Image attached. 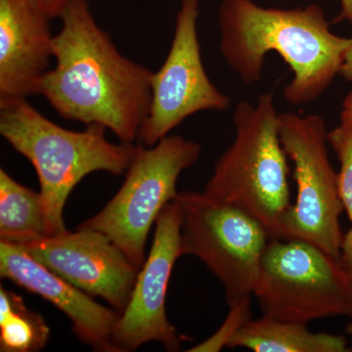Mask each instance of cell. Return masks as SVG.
Wrapping results in <instances>:
<instances>
[{
	"mask_svg": "<svg viewBox=\"0 0 352 352\" xmlns=\"http://www.w3.org/2000/svg\"><path fill=\"white\" fill-rule=\"evenodd\" d=\"M220 52L245 85L261 80L265 55L275 51L294 78L285 100L302 105L317 100L340 75L351 38L331 32L322 7L264 8L252 0H222Z\"/></svg>",
	"mask_w": 352,
	"mask_h": 352,
	"instance_id": "obj_2",
	"label": "cell"
},
{
	"mask_svg": "<svg viewBox=\"0 0 352 352\" xmlns=\"http://www.w3.org/2000/svg\"><path fill=\"white\" fill-rule=\"evenodd\" d=\"M279 113L271 94L256 106L241 101L233 116V144L217 160L204 193L251 214L270 233L281 238L289 201V168L279 133Z\"/></svg>",
	"mask_w": 352,
	"mask_h": 352,
	"instance_id": "obj_4",
	"label": "cell"
},
{
	"mask_svg": "<svg viewBox=\"0 0 352 352\" xmlns=\"http://www.w3.org/2000/svg\"><path fill=\"white\" fill-rule=\"evenodd\" d=\"M98 124L83 131L58 126L28 99L0 106V134L31 162L38 173L45 206L47 236L67 232L63 219L69 194L85 176L105 171L126 175L138 144L110 142Z\"/></svg>",
	"mask_w": 352,
	"mask_h": 352,
	"instance_id": "obj_3",
	"label": "cell"
},
{
	"mask_svg": "<svg viewBox=\"0 0 352 352\" xmlns=\"http://www.w3.org/2000/svg\"><path fill=\"white\" fill-rule=\"evenodd\" d=\"M279 133L296 183V203L282 220L281 238L305 241L340 261L344 208L329 157L325 122L317 115L281 113Z\"/></svg>",
	"mask_w": 352,
	"mask_h": 352,
	"instance_id": "obj_8",
	"label": "cell"
},
{
	"mask_svg": "<svg viewBox=\"0 0 352 352\" xmlns=\"http://www.w3.org/2000/svg\"><path fill=\"white\" fill-rule=\"evenodd\" d=\"M71 0H34L39 8L43 11L51 20L60 19L65 8Z\"/></svg>",
	"mask_w": 352,
	"mask_h": 352,
	"instance_id": "obj_20",
	"label": "cell"
},
{
	"mask_svg": "<svg viewBox=\"0 0 352 352\" xmlns=\"http://www.w3.org/2000/svg\"><path fill=\"white\" fill-rule=\"evenodd\" d=\"M60 19L55 66L39 95L63 119L98 124L120 142L133 143L149 112L153 72L120 52L88 0H71Z\"/></svg>",
	"mask_w": 352,
	"mask_h": 352,
	"instance_id": "obj_1",
	"label": "cell"
},
{
	"mask_svg": "<svg viewBox=\"0 0 352 352\" xmlns=\"http://www.w3.org/2000/svg\"><path fill=\"white\" fill-rule=\"evenodd\" d=\"M199 6V0H182L168 56L153 72L151 103L138 135L139 142L147 147L197 113L230 107L228 95L215 87L204 67L197 31Z\"/></svg>",
	"mask_w": 352,
	"mask_h": 352,
	"instance_id": "obj_9",
	"label": "cell"
},
{
	"mask_svg": "<svg viewBox=\"0 0 352 352\" xmlns=\"http://www.w3.org/2000/svg\"><path fill=\"white\" fill-rule=\"evenodd\" d=\"M351 321L349 322V325H347L346 327V333L349 336V338H351V346H352V314L351 316Z\"/></svg>",
	"mask_w": 352,
	"mask_h": 352,
	"instance_id": "obj_24",
	"label": "cell"
},
{
	"mask_svg": "<svg viewBox=\"0 0 352 352\" xmlns=\"http://www.w3.org/2000/svg\"><path fill=\"white\" fill-rule=\"evenodd\" d=\"M328 143L332 146L340 164L338 178L340 198L352 223V127L340 124L328 132Z\"/></svg>",
	"mask_w": 352,
	"mask_h": 352,
	"instance_id": "obj_17",
	"label": "cell"
},
{
	"mask_svg": "<svg viewBox=\"0 0 352 352\" xmlns=\"http://www.w3.org/2000/svg\"><path fill=\"white\" fill-rule=\"evenodd\" d=\"M182 208L177 201L168 203L156 220L154 241L127 307L116 322L113 344L118 352L133 351L157 342L168 351H178L182 338L168 321L166 296L171 271L179 256Z\"/></svg>",
	"mask_w": 352,
	"mask_h": 352,
	"instance_id": "obj_10",
	"label": "cell"
},
{
	"mask_svg": "<svg viewBox=\"0 0 352 352\" xmlns=\"http://www.w3.org/2000/svg\"><path fill=\"white\" fill-rule=\"evenodd\" d=\"M340 13L336 18L335 22L346 20L352 24V0H340Z\"/></svg>",
	"mask_w": 352,
	"mask_h": 352,
	"instance_id": "obj_23",
	"label": "cell"
},
{
	"mask_svg": "<svg viewBox=\"0 0 352 352\" xmlns=\"http://www.w3.org/2000/svg\"><path fill=\"white\" fill-rule=\"evenodd\" d=\"M201 153L199 143L178 135L166 136L151 147L138 142L119 192L100 212L78 227L105 234L141 270L153 224L175 200L178 177L198 163Z\"/></svg>",
	"mask_w": 352,
	"mask_h": 352,
	"instance_id": "obj_5",
	"label": "cell"
},
{
	"mask_svg": "<svg viewBox=\"0 0 352 352\" xmlns=\"http://www.w3.org/2000/svg\"><path fill=\"white\" fill-rule=\"evenodd\" d=\"M251 298H245L230 308L228 316L223 325L210 339L205 340L198 346L192 347L187 351H219L222 347L228 346L236 333L240 330L247 322L252 320Z\"/></svg>",
	"mask_w": 352,
	"mask_h": 352,
	"instance_id": "obj_18",
	"label": "cell"
},
{
	"mask_svg": "<svg viewBox=\"0 0 352 352\" xmlns=\"http://www.w3.org/2000/svg\"><path fill=\"white\" fill-rule=\"evenodd\" d=\"M50 21L34 0H0V106L39 95L53 58Z\"/></svg>",
	"mask_w": 352,
	"mask_h": 352,
	"instance_id": "obj_12",
	"label": "cell"
},
{
	"mask_svg": "<svg viewBox=\"0 0 352 352\" xmlns=\"http://www.w3.org/2000/svg\"><path fill=\"white\" fill-rule=\"evenodd\" d=\"M263 316L307 324L351 316L352 283L333 258L298 239H271L254 289Z\"/></svg>",
	"mask_w": 352,
	"mask_h": 352,
	"instance_id": "obj_6",
	"label": "cell"
},
{
	"mask_svg": "<svg viewBox=\"0 0 352 352\" xmlns=\"http://www.w3.org/2000/svg\"><path fill=\"white\" fill-rule=\"evenodd\" d=\"M307 324L277 320L263 316L250 320L236 333L228 349L244 347L254 352H346L342 336L312 333Z\"/></svg>",
	"mask_w": 352,
	"mask_h": 352,
	"instance_id": "obj_14",
	"label": "cell"
},
{
	"mask_svg": "<svg viewBox=\"0 0 352 352\" xmlns=\"http://www.w3.org/2000/svg\"><path fill=\"white\" fill-rule=\"evenodd\" d=\"M0 275L64 312L71 319L76 337L95 351L118 352L112 339L120 312L94 302L88 294L32 258L19 245L0 241Z\"/></svg>",
	"mask_w": 352,
	"mask_h": 352,
	"instance_id": "obj_13",
	"label": "cell"
},
{
	"mask_svg": "<svg viewBox=\"0 0 352 352\" xmlns=\"http://www.w3.org/2000/svg\"><path fill=\"white\" fill-rule=\"evenodd\" d=\"M50 330L13 292L0 288V349L4 352H31L43 349Z\"/></svg>",
	"mask_w": 352,
	"mask_h": 352,
	"instance_id": "obj_16",
	"label": "cell"
},
{
	"mask_svg": "<svg viewBox=\"0 0 352 352\" xmlns=\"http://www.w3.org/2000/svg\"><path fill=\"white\" fill-rule=\"evenodd\" d=\"M340 124L352 127V91L344 99L342 113H340Z\"/></svg>",
	"mask_w": 352,
	"mask_h": 352,
	"instance_id": "obj_22",
	"label": "cell"
},
{
	"mask_svg": "<svg viewBox=\"0 0 352 352\" xmlns=\"http://www.w3.org/2000/svg\"><path fill=\"white\" fill-rule=\"evenodd\" d=\"M340 75L347 82H352V38L351 44L347 47L346 54H344V62H342L340 69Z\"/></svg>",
	"mask_w": 352,
	"mask_h": 352,
	"instance_id": "obj_21",
	"label": "cell"
},
{
	"mask_svg": "<svg viewBox=\"0 0 352 352\" xmlns=\"http://www.w3.org/2000/svg\"><path fill=\"white\" fill-rule=\"evenodd\" d=\"M16 245L88 295L100 296L120 314L126 309L140 270L105 234L78 227L76 232L41 236Z\"/></svg>",
	"mask_w": 352,
	"mask_h": 352,
	"instance_id": "obj_11",
	"label": "cell"
},
{
	"mask_svg": "<svg viewBox=\"0 0 352 352\" xmlns=\"http://www.w3.org/2000/svg\"><path fill=\"white\" fill-rule=\"evenodd\" d=\"M340 263L342 270L352 283V226L346 234H344L340 245Z\"/></svg>",
	"mask_w": 352,
	"mask_h": 352,
	"instance_id": "obj_19",
	"label": "cell"
},
{
	"mask_svg": "<svg viewBox=\"0 0 352 352\" xmlns=\"http://www.w3.org/2000/svg\"><path fill=\"white\" fill-rule=\"evenodd\" d=\"M182 208V256H197L221 282L227 305L254 295L264 252L265 227L244 210L207 194L178 192Z\"/></svg>",
	"mask_w": 352,
	"mask_h": 352,
	"instance_id": "obj_7",
	"label": "cell"
},
{
	"mask_svg": "<svg viewBox=\"0 0 352 352\" xmlns=\"http://www.w3.org/2000/svg\"><path fill=\"white\" fill-rule=\"evenodd\" d=\"M47 236L45 206L41 192H34L0 170V238L19 244Z\"/></svg>",
	"mask_w": 352,
	"mask_h": 352,
	"instance_id": "obj_15",
	"label": "cell"
}]
</instances>
